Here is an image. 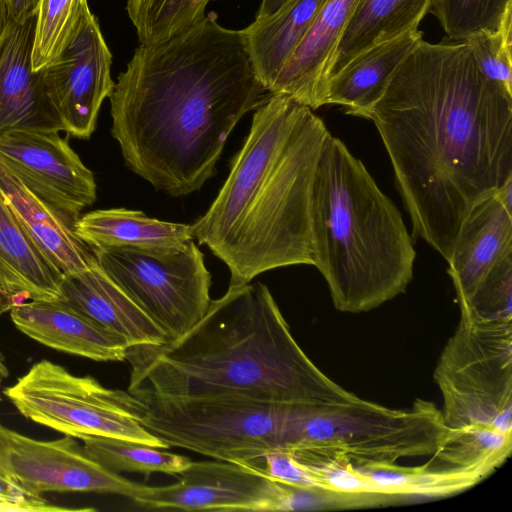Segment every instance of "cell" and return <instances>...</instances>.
<instances>
[{"instance_id":"cell-1","label":"cell","mask_w":512,"mask_h":512,"mask_svg":"<svg viewBox=\"0 0 512 512\" xmlns=\"http://www.w3.org/2000/svg\"><path fill=\"white\" fill-rule=\"evenodd\" d=\"M389 155L412 235L446 261L469 211L512 176V94L463 41L421 40L369 116Z\"/></svg>"},{"instance_id":"cell-2","label":"cell","mask_w":512,"mask_h":512,"mask_svg":"<svg viewBox=\"0 0 512 512\" xmlns=\"http://www.w3.org/2000/svg\"><path fill=\"white\" fill-rule=\"evenodd\" d=\"M241 30L211 14L156 45L140 44L109 96L125 165L179 197L216 172L228 136L266 97Z\"/></svg>"},{"instance_id":"cell-3","label":"cell","mask_w":512,"mask_h":512,"mask_svg":"<svg viewBox=\"0 0 512 512\" xmlns=\"http://www.w3.org/2000/svg\"><path fill=\"white\" fill-rule=\"evenodd\" d=\"M129 393L325 405L357 396L324 374L294 339L268 287L229 285L181 336L128 347Z\"/></svg>"},{"instance_id":"cell-4","label":"cell","mask_w":512,"mask_h":512,"mask_svg":"<svg viewBox=\"0 0 512 512\" xmlns=\"http://www.w3.org/2000/svg\"><path fill=\"white\" fill-rule=\"evenodd\" d=\"M330 132L309 107L271 94L256 108L244 143L193 238L225 263L229 285L276 268L313 265L312 186Z\"/></svg>"},{"instance_id":"cell-5","label":"cell","mask_w":512,"mask_h":512,"mask_svg":"<svg viewBox=\"0 0 512 512\" xmlns=\"http://www.w3.org/2000/svg\"><path fill=\"white\" fill-rule=\"evenodd\" d=\"M310 223L313 265L337 310L370 311L406 290L416 251L402 215L331 134L315 170Z\"/></svg>"},{"instance_id":"cell-6","label":"cell","mask_w":512,"mask_h":512,"mask_svg":"<svg viewBox=\"0 0 512 512\" xmlns=\"http://www.w3.org/2000/svg\"><path fill=\"white\" fill-rule=\"evenodd\" d=\"M448 427L434 403L406 410L359 397L325 405H287L280 445L298 457L342 458L356 467L432 455Z\"/></svg>"},{"instance_id":"cell-7","label":"cell","mask_w":512,"mask_h":512,"mask_svg":"<svg viewBox=\"0 0 512 512\" xmlns=\"http://www.w3.org/2000/svg\"><path fill=\"white\" fill-rule=\"evenodd\" d=\"M115 402L169 448L251 465L279 448L288 404L232 398H168L114 390Z\"/></svg>"},{"instance_id":"cell-8","label":"cell","mask_w":512,"mask_h":512,"mask_svg":"<svg viewBox=\"0 0 512 512\" xmlns=\"http://www.w3.org/2000/svg\"><path fill=\"white\" fill-rule=\"evenodd\" d=\"M434 380L448 428L486 425L512 434V320L460 315Z\"/></svg>"},{"instance_id":"cell-9","label":"cell","mask_w":512,"mask_h":512,"mask_svg":"<svg viewBox=\"0 0 512 512\" xmlns=\"http://www.w3.org/2000/svg\"><path fill=\"white\" fill-rule=\"evenodd\" d=\"M101 269L164 331L168 340L191 329L211 302V274L192 240L174 250L92 248Z\"/></svg>"},{"instance_id":"cell-10","label":"cell","mask_w":512,"mask_h":512,"mask_svg":"<svg viewBox=\"0 0 512 512\" xmlns=\"http://www.w3.org/2000/svg\"><path fill=\"white\" fill-rule=\"evenodd\" d=\"M113 391L44 359L3 394L26 419L76 439L101 436L169 448L115 402Z\"/></svg>"},{"instance_id":"cell-11","label":"cell","mask_w":512,"mask_h":512,"mask_svg":"<svg viewBox=\"0 0 512 512\" xmlns=\"http://www.w3.org/2000/svg\"><path fill=\"white\" fill-rule=\"evenodd\" d=\"M111 64V52L87 6L66 45L42 68L46 92L67 135L89 139L93 134L100 107L114 89Z\"/></svg>"},{"instance_id":"cell-12","label":"cell","mask_w":512,"mask_h":512,"mask_svg":"<svg viewBox=\"0 0 512 512\" xmlns=\"http://www.w3.org/2000/svg\"><path fill=\"white\" fill-rule=\"evenodd\" d=\"M0 439L11 476L30 495L96 492L135 501L148 487L108 470L89 457L71 436L36 440L0 424Z\"/></svg>"},{"instance_id":"cell-13","label":"cell","mask_w":512,"mask_h":512,"mask_svg":"<svg viewBox=\"0 0 512 512\" xmlns=\"http://www.w3.org/2000/svg\"><path fill=\"white\" fill-rule=\"evenodd\" d=\"M0 164L72 224L96 200L92 171L59 132L12 131L0 136Z\"/></svg>"},{"instance_id":"cell-14","label":"cell","mask_w":512,"mask_h":512,"mask_svg":"<svg viewBox=\"0 0 512 512\" xmlns=\"http://www.w3.org/2000/svg\"><path fill=\"white\" fill-rule=\"evenodd\" d=\"M284 496L283 483L247 465L215 460L191 462L176 483L148 486L134 502L150 510L276 512Z\"/></svg>"},{"instance_id":"cell-15","label":"cell","mask_w":512,"mask_h":512,"mask_svg":"<svg viewBox=\"0 0 512 512\" xmlns=\"http://www.w3.org/2000/svg\"><path fill=\"white\" fill-rule=\"evenodd\" d=\"M36 16L20 22L10 19L0 39V136L12 131H64L42 69L32 66Z\"/></svg>"},{"instance_id":"cell-16","label":"cell","mask_w":512,"mask_h":512,"mask_svg":"<svg viewBox=\"0 0 512 512\" xmlns=\"http://www.w3.org/2000/svg\"><path fill=\"white\" fill-rule=\"evenodd\" d=\"M15 327L54 350L94 361H124L128 343L61 298L30 300L10 309Z\"/></svg>"},{"instance_id":"cell-17","label":"cell","mask_w":512,"mask_h":512,"mask_svg":"<svg viewBox=\"0 0 512 512\" xmlns=\"http://www.w3.org/2000/svg\"><path fill=\"white\" fill-rule=\"evenodd\" d=\"M358 0H323L304 37L270 87L315 110L324 105L329 66Z\"/></svg>"},{"instance_id":"cell-18","label":"cell","mask_w":512,"mask_h":512,"mask_svg":"<svg viewBox=\"0 0 512 512\" xmlns=\"http://www.w3.org/2000/svg\"><path fill=\"white\" fill-rule=\"evenodd\" d=\"M510 253L512 213L493 194L466 215L447 261L459 306L470 298L489 271Z\"/></svg>"},{"instance_id":"cell-19","label":"cell","mask_w":512,"mask_h":512,"mask_svg":"<svg viewBox=\"0 0 512 512\" xmlns=\"http://www.w3.org/2000/svg\"><path fill=\"white\" fill-rule=\"evenodd\" d=\"M66 301L130 346L159 345L168 340L164 331L101 269L95 256L89 268L64 276Z\"/></svg>"},{"instance_id":"cell-20","label":"cell","mask_w":512,"mask_h":512,"mask_svg":"<svg viewBox=\"0 0 512 512\" xmlns=\"http://www.w3.org/2000/svg\"><path fill=\"white\" fill-rule=\"evenodd\" d=\"M63 277L0 192V298L8 310L30 300L58 299Z\"/></svg>"},{"instance_id":"cell-21","label":"cell","mask_w":512,"mask_h":512,"mask_svg":"<svg viewBox=\"0 0 512 512\" xmlns=\"http://www.w3.org/2000/svg\"><path fill=\"white\" fill-rule=\"evenodd\" d=\"M422 39L415 29L358 54L328 79L324 105H340L347 114L368 119L399 65Z\"/></svg>"},{"instance_id":"cell-22","label":"cell","mask_w":512,"mask_h":512,"mask_svg":"<svg viewBox=\"0 0 512 512\" xmlns=\"http://www.w3.org/2000/svg\"><path fill=\"white\" fill-rule=\"evenodd\" d=\"M0 192L46 258L64 275L89 268L92 248L76 234L74 224L32 194L0 164Z\"/></svg>"},{"instance_id":"cell-23","label":"cell","mask_w":512,"mask_h":512,"mask_svg":"<svg viewBox=\"0 0 512 512\" xmlns=\"http://www.w3.org/2000/svg\"><path fill=\"white\" fill-rule=\"evenodd\" d=\"M74 229L91 248L164 251L182 248L193 240L191 225L151 218L142 211L125 208L88 212L78 218Z\"/></svg>"},{"instance_id":"cell-24","label":"cell","mask_w":512,"mask_h":512,"mask_svg":"<svg viewBox=\"0 0 512 512\" xmlns=\"http://www.w3.org/2000/svg\"><path fill=\"white\" fill-rule=\"evenodd\" d=\"M323 0H288L270 16L256 19L242 29L253 71L269 91L290 58Z\"/></svg>"},{"instance_id":"cell-25","label":"cell","mask_w":512,"mask_h":512,"mask_svg":"<svg viewBox=\"0 0 512 512\" xmlns=\"http://www.w3.org/2000/svg\"><path fill=\"white\" fill-rule=\"evenodd\" d=\"M433 0H358L333 54L327 81L366 49L418 29Z\"/></svg>"},{"instance_id":"cell-26","label":"cell","mask_w":512,"mask_h":512,"mask_svg":"<svg viewBox=\"0 0 512 512\" xmlns=\"http://www.w3.org/2000/svg\"><path fill=\"white\" fill-rule=\"evenodd\" d=\"M512 434L486 425L448 428L428 463L485 479L510 456Z\"/></svg>"},{"instance_id":"cell-27","label":"cell","mask_w":512,"mask_h":512,"mask_svg":"<svg viewBox=\"0 0 512 512\" xmlns=\"http://www.w3.org/2000/svg\"><path fill=\"white\" fill-rule=\"evenodd\" d=\"M358 469L384 492L402 501L418 497L450 496L481 481L473 475L440 469L428 462L416 467L386 463L367 465Z\"/></svg>"},{"instance_id":"cell-28","label":"cell","mask_w":512,"mask_h":512,"mask_svg":"<svg viewBox=\"0 0 512 512\" xmlns=\"http://www.w3.org/2000/svg\"><path fill=\"white\" fill-rule=\"evenodd\" d=\"M84 452L108 470L134 473L159 472L178 475L191 460L183 455L164 451L144 443L101 436H83Z\"/></svg>"},{"instance_id":"cell-29","label":"cell","mask_w":512,"mask_h":512,"mask_svg":"<svg viewBox=\"0 0 512 512\" xmlns=\"http://www.w3.org/2000/svg\"><path fill=\"white\" fill-rule=\"evenodd\" d=\"M210 0H127L126 10L143 45L164 42L205 18Z\"/></svg>"},{"instance_id":"cell-30","label":"cell","mask_w":512,"mask_h":512,"mask_svg":"<svg viewBox=\"0 0 512 512\" xmlns=\"http://www.w3.org/2000/svg\"><path fill=\"white\" fill-rule=\"evenodd\" d=\"M296 458L305 465L321 489L340 501L343 509L402 502L398 497L384 492L346 459Z\"/></svg>"},{"instance_id":"cell-31","label":"cell","mask_w":512,"mask_h":512,"mask_svg":"<svg viewBox=\"0 0 512 512\" xmlns=\"http://www.w3.org/2000/svg\"><path fill=\"white\" fill-rule=\"evenodd\" d=\"M87 6V0H39L32 49L34 70L42 69L59 54Z\"/></svg>"},{"instance_id":"cell-32","label":"cell","mask_w":512,"mask_h":512,"mask_svg":"<svg viewBox=\"0 0 512 512\" xmlns=\"http://www.w3.org/2000/svg\"><path fill=\"white\" fill-rule=\"evenodd\" d=\"M512 0H433L430 13L439 21L449 40L461 41L481 30H495Z\"/></svg>"},{"instance_id":"cell-33","label":"cell","mask_w":512,"mask_h":512,"mask_svg":"<svg viewBox=\"0 0 512 512\" xmlns=\"http://www.w3.org/2000/svg\"><path fill=\"white\" fill-rule=\"evenodd\" d=\"M477 67L489 80L512 94V9L495 30H481L464 38Z\"/></svg>"},{"instance_id":"cell-34","label":"cell","mask_w":512,"mask_h":512,"mask_svg":"<svg viewBox=\"0 0 512 512\" xmlns=\"http://www.w3.org/2000/svg\"><path fill=\"white\" fill-rule=\"evenodd\" d=\"M460 307V315L512 320V253L501 259Z\"/></svg>"},{"instance_id":"cell-35","label":"cell","mask_w":512,"mask_h":512,"mask_svg":"<svg viewBox=\"0 0 512 512\" xmlns=\"http://www.w3.org/2000/svg\"><path fill=\"white\" fill-rule=\"evenodd\" d=\"M247 466L281 483L321 489L316 479L294 453L283 448L271 450Z\"/></svg>"},{"instance_id":"cell-36","label":"cell","mask_w":512,"mask_h":512,"mask_svg":"<svg viewBox=\"0 0 512 512\" xmlns=\"http://www.w3.org/2000/svg\"><path fill=\"white\" fill-rule=\"evenodd\" d=\"M0 498L23 504L30 512L93 511L94 508H66L55 506L41 496L30 495L17 483L0 476Z\"/></svg>"},{"instance_id":"cell-37","label":"cell","mask_w":512,"mask_h":512,"mask_svg":"<svg viewBox=\"0 0 512 512\" xmlns=\"http://www.w3.org/2000/svg\"><path fill=\"white\" fill-rule=\"evenodd\" d=\"M11 20L20 22L37 15L39 0H6Z\"/></svg>"},{"instance_id":"cell-38","label":"cell","mask_w":512,"mask_h":512,"mask_svg":"<svg viewBox=\"0 0 512 512\" xmlns=\"http://www.w3.org/2000/svg\"><path fill=\"white\" fill-rule=\"evenodd\" d=\"M494 196L508 212L512 213V176L496 190Z\"/></svg>"},{"instance_id":"cell-39","label":"cell","mask_w":512,"mask_h":512,"mask_svg":"<svg viewBox=\"0 0 512 512\" xmlns=\"http://www.w3.org/2000/svg\"><path fill=\"white\" fill-rule=\"evenodd\" d=\"M288 0H262L256 14V19L270 16L275 13Z\"/></svg>"},{"instance_id":"cell-40","label":"cell","mask_w":512,"mask_h":512,"mask_svg":"<svg viewBox=\"0 0 512 512\" xmlns=\"http://www.w3.org/2000/svg\"><path fill=\"white\" fill-rule=\"evenodd\" d=\"M10 22L9 10L6 0H0V39Z\"/></svg>"},{"instance_id":"cell-41","label":"cell","mask_w":512,"mask_h":512,"mask_svg":"<svg viewBox=\"0 0 512 512\" xmlns=\"http://www.w3.org/2000/svg\"><path fill=\"white\" fill-rule=\"evenodd\" d=\"M0 476L2 477H5L15 483H17L13 477L11 476L8 468H7V465H6V462H5V459H4V455H3V450H2V444H1V439H0Z\"/></svg>"},{"instance_id":"cell-42","label":"cell","mask_w":512,"mask_h":512,"mask_svg":"<svg viewBox=\"0 0 512 512\" xmlns=\"http://www.w3.org/2000/svg\"><path fill=\"white\" fill-rule=\"evenodd\" d=\"M8 376H9V369H8V366L5 362L3 355L0 352V386L8 378ZM1 400H2V398L0 396V401Z\"/></svg>"},{"instance_id":"cell-43","label":"cell","mask_w":512,"mask_h":512,"mask_svg":"<svg viewBox=\"0 0 512 512\" xmlns=\"http://www.w3.org/2000/svg\"><path fill=\"white\" fill-rule=\"evenodd\" d=\"M9 311L7 306L4 304V302L2 301V299L0 298V315Z\"/></svg>"}]
</instances>
